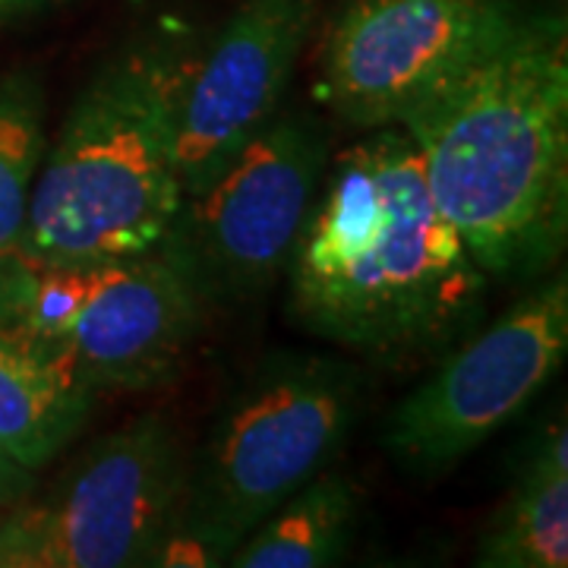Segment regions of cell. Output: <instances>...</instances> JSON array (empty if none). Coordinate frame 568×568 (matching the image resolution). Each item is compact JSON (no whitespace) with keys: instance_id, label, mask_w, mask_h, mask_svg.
<instances>
[{"instance_id":"cell-10","label":"cell","mask_w":568,"mask_h":568,"mask_svg":"<svg viewBox=\"0 0 568 568\" xmlns=\"http://www.w3.org/2000/svg\"><path fill=\"white\" fill-rule=\"evenodd\" d=\"M316 13L320 0H241L203 61L190 67L178 102L183 200L215 181L282 111Z\"/></svg>"},{"instance_id":"cell-15","label":"cell","mask_w":568,"mask_h":568,"mask_svg":"<svg viewBox=\"0 0 568 568\" xmlns=\"http://www.w3.org/2000/svg\"><path fill=\"white\" fill-rule=\"evenodd\" d=\"M32 487H36V474L22 470L0 455V508H10Z\"/></svg>"},{"instance_id":"cell-4","label":"cell","mask_w":568,"mask_h":568,"mask_svg":"<svg viewBox=\"0 0 568 568\" xmlns=\"http://www.w3.org/2000/svg\"><path fill=\"white\" fill-rule=\"evenodd\" d=\"M364 405L345 357L275 351L246 373L190 462L162 566H224L234 547L332 465Z\"/></svg>"},{"instance_id":"cell-9","label":"cell","mask_w":568,"mask_h":568,"mask_svg":"<svg viewBox=\"0 0 568 568\" xmlns=\"http://www.w3.org/2000/svg\"><path fill=\"white\" fill-rule=\"evenodd\" d=\"M332 159V126L313 108H282L222 174L186 196L171 241L209 297L250 301L284 272Z\"/></svg>"},{"instance_id":"cell-6","label":"cell","mask_w":568,"mask_h":568,"mask_svg":"<svg viewBox=\"0 0 568 568\" xmlns=\"http://www.w3.org/2000/svg\"><path fill=\"white\" fill-rule=\"evenodd\" d=\"M186 470L178 426L152 410L133 417L0 515V568L162 566Z\"/></svg>"},{"instance_id":"cell-7","label":"cell","mask_w":568,"mask_h":568,"mask_svg":"<svg viewBox=\"0 0 568 568\" xmlns=\"http://www.w3.org/2000/svg\"><path fill=\"white\" fill-rule=\"evenodd\" d=\"M568 354V282H540L448 351L386 424V452L420 477L446 474L518 417Z\"/></svg>"},{"instance_id":"cell-13","label":"cell","mask_w":568,"mask_h":568,"mask_svg":"<svg viewBox=\"0 0 568 568\" xmlns=\"http://www.w3.org/2000/svg\"><path fill=\"white\" fill-rule=\"evenodd\" d=\"M357 487L342 470H320L227 556L234 568H325L345 559L357 525Z\"/></svg>"},{"instance_id":"cell-16","label":"cell","mask_w":568,"mask_h":568,"mask_svg":"<svg viewBox=\"0 0 568 568\" xmlns=\"http://www.w3.org/2000/svg\"><path fill=\"white\" fill-rule=\"evenodd\" d=\"M51 0H0V29L10 22L26 20L32 13H39L41 7H48Z\"/></svg>"},{"instance_id":"cell-11","label":"cell","mask_w":568,"mask_h":568,"mask_svg":"<svg viewBox=\"0 0 568 568\" xmlns=\"http://www.w3.org/2000/svg\"><path fill=\"white\" fill-rule=\"evenodd\" d=\"M95 388L54 351L0 325V455L39 474L73 446Z\"/></svg>"},{"instance_id":"cell-14","label":"cell","mask_w":568,"mask_h":568,"mask_svg":"<svg viewBox=\"0 0 568 568\" xmlns=\"http://www.w3.org/2000/svg\"><path fill=\"white\" fill-rule=\"evenodd\" d=\"M48 95L36 70H0V256L20 246L48 152Z\"/></svg>"},{"instance_id":"cell-12","label":"cell","mask_w":568,"mask_h":568,"mask_svg":"<svg viewBox=\"0 0 568 568\" xmlns=\"http://www.w3.org/2000/svg\"><path fill=\"white\" fill-rule=\"evenodd\" d=\"M480 568L568 566V436L549 424L477 544Z\"/></svg>"},{"instance_id":"cell-8","label":"cell","mask_w":568,"mask_h":568,"mask_svg":"<svg viewBox=\"0 0 568 568\" xmlns=\"http://www.w3.org/2000/svg\"><path fill=\"white\" fill-rule=\"evenodd\" d=\"M525 13L521 0H351L320 44L316 95L351 126H402Z\"/></svg>"},{"instance_id":"cell-1","label":"cell","mask_w":568,"mask_h":568,"mask_svg":"<svg viewBox=\"0 0 568 568\" xmlns=\"http://www.w3.org/2000/svg\"><path fill=\"white\" fill-rule=\"evenodd\" d=\"M284 272L294 323L395 369L452 351L487 310V272L433 203L405 126L328 159Z\"/></svg>"},{"instance_id":"cell-2","label":"cell","mask_w":568,"mask_h":568,"mask_svg":"<svg viewBox=\"0 0 568 568\" xmlns=\"http://www.w3.org/2000/svg\"><path fill=\"white\" fill-rule=\"evenodd\" d=\"M426 186L487 278H534L568 234V32L530 10L405 123Z\"/></svg>"},{"instance_id":"cell-3","label":"cell","mask_w":568,"mask_h":568,"mask_svg":"<svg viewBox=\"0 0 568 568\" xmlns=\"http://www.w3.org/2000/svg\"><path fill=\"white\" fill-rule=\"evenodd\" d=\"M190 67L178 44L140 39L92 73L48 142L17 256L99 263L171 241L183 209L178 102Z\"/></svg>"},{"instance_id":"cell-5","label":"cell","mask_w":568,"mask_h":568,"mask_svg":"<svg viewBox=\"0 0 568 568\" xmlns=\"http://www.w3.org/2000/svg\"><path fill=\"white\" fill-rule=\"evenodd\" d=\"M209 301L174 241L99 263L0 256V325L54 351L95 392L171 383Z\"/></svg>"}]
</instances>
